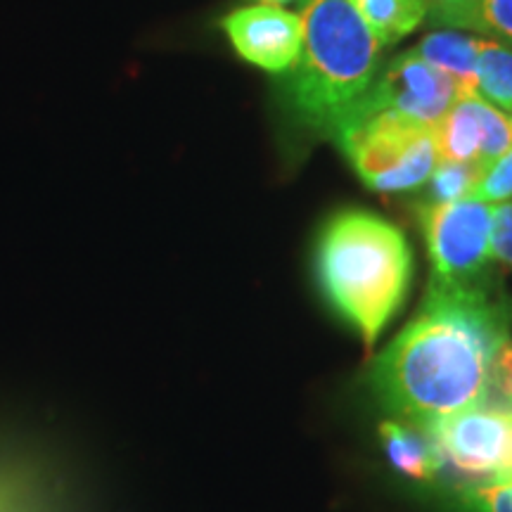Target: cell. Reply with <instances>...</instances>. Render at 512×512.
Here are the masks:
<instances>
[{
    "mask_svg": "<svg viewBox=\"0 0 512 512\" xmlns=\"http://www.w3.org/2000/svg\"><path fill=\"white\" fill-rule=\"evenodd\" d=\"M491 382L496 384V389L501 392L505 401L512 408V342L501 344L498 354L494 358V366H491Z\"/></svg>",
    "mask_w": 512,
    "mask_h": 512,
    "instance_id": "cell-20",
    "label": "cell"
},
{
    "mask_svg": "<svg viewBox=\"0 0 512 512\" xmlns=\"http://www.w3.org/2000/svg\"><path fill=\"white\" fill-rule=\"evenodd\" d=\"M439 162L489 169L512 147V114L498 110L479 95L458 98L434 126Z\"/></svg>",
    "mask_w": 512,
    "mask_h": 512,
    "instance_id": "cell-8",
    "label": "cell"
},
{
    "mask_svg": "<svg viewBox=\"0 0 512 512\" xmlns=\"http://www.w3.org/2000/svg\"><path fill=\"white\" fill-rule=\"evenodd\" d=\"M456 100V83L413 50L387 64L344 121L373 112H392L434 128Z\"/></svg>",
    "mask_w": 512,
    "mask_h": 512,
    "instance_id": "cell-7",
    "label": "cell"
},
{
    "mask_svg": "<svg viewBox=\"0 0 512 512\" xmlns=\"http://www.w3.org/2000/svg\"><path fill=\"white\" fill-rule=\"evenodd\" d=\"M261 3H266V5H275V3H287V0H261Z\"/></svg>",
    "mask_w": 512,
    "mask_h": 512,
    "instance_id": "cell-21",
    "label": "cell"
},
{
    "mask_svg": "<svg viewBox=\"0 0 512 512\" xmlns=\"http://www.w3.org/2000/svg\"><path fill=\"white\" fill-rule=\"evenodd\" d=\"M491 259L512 268V202L494 204V221H491Z\"/></svg>",
    "mask_w": 512,
    "mask_h": 512,
    "instance_id": "cell-18",
    "label": "cell"
},
{
    "mask_svg": "<svg viewBox=\"0 0 512 512\" xmlns=\"http://www.w3.org/2000/svg\"><path fill=\"white\" fill-rule=\"evenodd\" d=\"M415 53L456 83L458 98L477 95V38L460 31H434L422 38Z\"/></svg>",
    "mask_w": 512,
    "mask_h": 512,
    "instance_id": "cell-10",
    "label": "cell"
},
{
    "mask_svg": "<svg viewBox=\"0 0 512 512\" xmlns=\"http://www.w3.org/2000/svg\"><path fill=\"white\" fill-rule=\"evenodd\" d=\"M479 178H482V171L472 164L437 162L430 176V185H432L430 202H458V200H465V197H472Z\"/></svg>",
    "mask_w": 512,
    "mask_h": 512,
    "instance_id": "cell-14",
    "label": "cell"
},
{
    "mask_svg": "<svg viewBox=\"0 0 512 512\" xmlns=\"http://www.w3.org/2000/svg\"><path fill=\"white\" fill-rule=\"evenodd\" d=\"M422 3H425V10L430 12L434 24L470 29L477 0H422Z\"/></svg>",
    "mask_w": 512,
    "mask_h": 512,
    "instance_id": "cell-19",
    "label": "cell"
},
{
    "mask_svg": "<svg viewBox=\"0 0 512 512\" xmlns=\"http://www.w3.org/2000/svg\"><path fill=\"white\" fill-rule=\"evenodd\" d=\"M441 460L463 475L505 482L512 467V408L475 406L425 427Z\"/></svg>",
    "mask_w": 512,
    "mask_h": 512,
    "instance_id": "cell-6",
    "label": "cell"
},
{
    "mask_svg": "<svg viewBox=\"0 0 512 512\" xmlns=\"http://www.w3.org/2000/svg\"><path fill=\"white\" fill-rule=\"evenodd\" d=\"M351 5L373 31L380 46L401 41L427 17L422 0H351Z\"/></svg>",
    "mask_w": 512,
    "mask_h": 512,
    "instance_id": "cell-12",
    "label": "cell"
},
{
    "mask_svg": "<svg viewBox=\"0 0 512 512\" xmlns=\"http://www.w3.org/2000/svg\"><path fill=\"white\" fill-rule=\"evenodd\" d=\"M458 512H512V482L465 486L456 494Z\"/></svg>",
    "mask_w": 512,
    "mask_h": 512,
    "instance_id": "cell-15",
    "label": "cell"
},
{
    "mask_svg": "<svg viewBox=\"0 0 512 512\" xmlns=\"http://www.w3.org/2000/svg\"><path fill=\"white\" fill-rule=\"evenodd\" d=\"M361 181L377 192L415 190L437 166L434 128L392 112H373L344 121L332 136Z\"/></svg>",
    "mask_w": 512,
    "mask_h": 512,
    "instance_id": "cell-4",
    "label": "cell"
},
{
    "mask_svg": "<svg viewBox=\"0 0 512 512\" xmlns=\"http://www.w3.org/2000/svg\"><path fill=\"white\" fill-rule=\"evenodd\" d=\"M299 19L302 53L292 67V107L304 124L335 136L375 81L380 41L351 0H309Z\"/></svg>",
    "mask_w": 512,
    "mask_h": 512,
    "instance_id": "cell-3",
    "label": "cell"
},
{
    "mask_svg": "<svg viewBox=\"0 0 512 512\" xmlns=\"http://www.w3.org/2000/svg\"><path fill=\"white\" fill-rule=\"evenodd\" d=\"M470 31L494 36L512 48V0H477Z\"/></svg>",
    "mask_w": 512,
    "mask_h": 512,
    "instance_id": "cell-16",
    "label": "cell"
},
{
    "mask_svg": "<svg viewBox=\"0 0 512 512\" xmlns=\"http://www.w3.org/2000/svg\"><path fill=\"white\" fill-rule=\"evenodd\" d=\"M377 432H380V441L387 451L389 463L401 475L418 479V482H430L439 475L444 460H441L430 437H420L418 432L408 430L406 425L394 420H384Z\"/></svg>",
    "mask_w": 512,
    "mask_h": 512,
    "instance_id": "cell-11",
    "label": "cell"
},
{
    "mask_svg": "<svg viewBox=\"0 0 512 512\" xmlns=\"http://www.w3.org/2000/svg\"><path fill=\"white\" fill-rule=\"evenodd\" d=\"M472 197L489 204H501L512 200V147L484 171L475 192H472Z\"/></svg>",
    "mask_w": 512,
    "mask_h": 512,
    "instance_id": "cell-17",
    "label": "cell"
},
{
    "mask_svg": "<svg viewBox=\"0 0 512 512\" xmlns=\"http://www.w3.org/2000/svg\"><path fill=\"white\" fill-rule=\"evenodd\" d=\"M494 204L465 197L458 202H427L420 209L434 280L475 283L491 259Z\"/></svg>",
    "mask_w": 512,
    "mask_h": 512,
    "instance_id": "cell-5",
    "label": "cell"
},
{
    "mask_svg": "<svg viewBox=\"0 0 512 512\" xmlns=\"http://www.w3.org/2000/svg\"><path fill=\"white\" fill-rule=\"evenodd\" d=\"M316 271L335 311L373 349L406 297L413 256L389 221L368 211H342L320 233Z\"/></svg>",
    "mask_w": 512,
    "mask_h": 512,
    "instance_id": "cell-2",
    "label": "cell"
},
{
    "mask_svg": "<svg viewBox=\"0 0 512 512\" xmlns=\"http://www.w3.org/2000/svg\"><path fill=\"white\" fill-rule=\"evenodd\" d=\"M477 95L512 114V48L494 38H477Z\"/></svg>",
    "mask_w": 512,
    "mask_h": 512,
    "instance_id": "cell-13",
    "label": "cell"
},
{
    "mask_svg": "<svg viewBox=\"0 0 512 512\" xmlns=\"http://www.w3.org/2000/svg\"><path fill=\"white\" fill-rule=\"evenodd\" d=\"M221 27L242 60L266 72H287L302 53V19L275 5L230 12L223 17Z\"/></svg>",
    "mask_w": 512,
    "mask_h": 512,
    "instance_id": "cell-9",
    "label": "cell"
},
{
    "mask_svg": "<svg viewBox=\"0 0 512 512\" xmlns=\"http://www.w3.org/2000/svg\"><path fill=\"white\" fill-rule=\"evenodd\" d=\"M503 342V309L482 287L432 278L418 316L375 361L370 387L389 413L427 427L484 406Z\"/></svg>",
    "mask_w": 512,
    "mask_h": 512,
    "instance_id": "cell-1",
    "label": "cell"
},
{
    "mask_svg": "<svg viewBox=\"0 0 512 512\" xmlns=\"http://www.w3.org/2000/svg\"><path fill=\"white\" fill-rule=\"evenodd\" d=\"M505 482H512V467H510V475H508V479H505Z\"/></svg>",
    "mask_w": 512,
    "mask_h": 512,
    "instance_id": "cell-22",
    "label": "cell"
}]
</instances>
